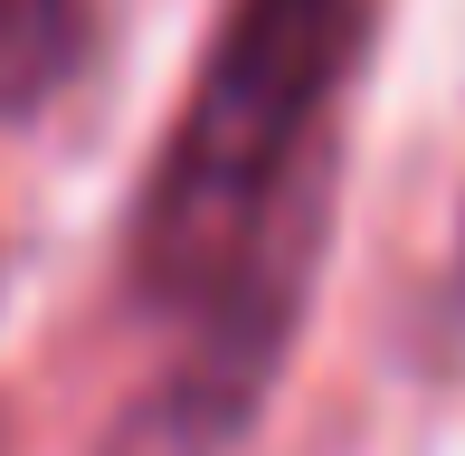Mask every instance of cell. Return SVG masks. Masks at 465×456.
<instances>
[{
    "instance_id": "cell-2",
    "label": "cell",
    "mask_w": 465,
    "mask_h": 456,
    "mask_svg": "<svg viewBox=\"0 0 465 456\" xmlns=\"http://www.w3.org/2000/svg\"><path fill=\"white\" fill-rule=\"evenodd\" d=\"M86 57V0H0V114H29Z\"/></svg>"
},
{
    "instance_id": "cell-1",
    "label": "cell",
    "mask_w": 465,
    "mask_h": 456,
    "mask_svg": "<svg viewBox=\"0 0 465 456\" xmlns=\"http://www.w3.org/2000/svg\"><path fill=\"white\" fill-rule=\"evenodd\" d=\"M361 48V0H228L200 57V86L143 181L134 266L153 304L209 323L200 362L266 371L294 304V172L313 162L323 105Z\"/></svg>"
}]
</instances>
